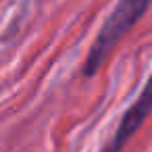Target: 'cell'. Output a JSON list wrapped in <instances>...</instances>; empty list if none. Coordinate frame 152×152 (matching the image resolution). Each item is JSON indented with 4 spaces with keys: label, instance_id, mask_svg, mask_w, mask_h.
<instances>
[{
    "label": "cell",
    "instance_id": "obj_1",
    "mask_svg": "<svg viewBox=\"0 0 152 152\" xmlns=\"http://www.w3.org/2000/svg\"><path fill=\"white\" fill-rule=\"evenodd\" d=\"M150 4H152V0H119L115 4V9L104 19L100 31L96 34V40L92 42V46L88 50V56L81 67L83 77H94L102 69V65L108 61V56L119 46V42L146 15Z\"/></svg>",
    "mask_w": 152,
    "mask_h": 152
},
{
    "label": "cell",
    "instance_id": "obj_2",
    "mask_svg": "<svg viewBox=\"0 0 152 152\" xmlns=\"http://www.w3.org/2000/svg\"><path fill=\"white\" fill-rule=\"evenodd\" d=\"M152 115V75L148 77V81L144 83L140 96L131 102V106L125 110V115L121 117L113 137L108 140V144L100 150V152H121L125 148V144L133 137V133L144 125V121Z\"/></svg>",
    "mask_w": 152,
    "mask_h": 152
}]
</instances>
